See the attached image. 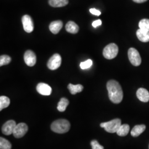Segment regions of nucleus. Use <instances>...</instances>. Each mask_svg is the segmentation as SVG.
<instances>
[{
	"label": "nucleus",
	"mask_w": 149,
	"mask_h": 149,
	"mask_svg": "<svg viewBox=\"0 0 149 149\" xmlns=\"http://www.w3.org/2000/svg\"><path fill=\"white\" fill-rule=\"evenodd\" d=\"M107 88L110 100L115 104L120 103L123 98L121 86L116 80H110L107 84Z\"/></svg>",
	"instance_id": "1"
},
{
	"label": "nucleus",
	"mask_w": 149,
	"mask_h": 149,
	"mask_svg": "<svg viewBox=\"0 0 149 149\" xmlns=\"http://www.w3.org/2000/svg\"><path fill=\"white\" fill-rule=\"evenodd\" d=\"M70 126V123L68 120L61 119L54 121L51 125V129L55 133L64 134L69 132Z\"/></svg>",
	"instance_id": "2"
},
{
	"label": "nucleus",
	"mask_w": 149,
	"mask_h": 149,
	"mask_svg": "<svg viewBox=\"0 0 149 149\" xmlns=\"http://www.w3.org/2000/svg\"><path fill=\"white\" fill-rule=\"evenodd\" d=\"M122 122L120 119H115L109 122L102 123L100 124L101 128H104L105 130L110 133H117L118 129L121 126Z\"/></svg>",
	"instance_id": "3"
},
{
	"label": "nucleus",
	"mask_w": 149,
	"mask_h": 149,
	"mask_svg": "<svg viewBox=\"0 0 149 149\" xmlns=\"http://www.w3.org/2000/svg\"><path fill=\"white\" fill-rule=\"evenodd\" d=\"M118 53V47L114 43H111L104 48L103 55L107 59L111 60L116 58Z\"/></svg>",
	"instance_id": "4"
},
{
	"label": "nucleus",
	"mask_w": 149,
	"mask_h": 149,
	"mask_svg": "<svg viewBox=\"0 0 149 149\" xmlns=\"http://www.w3.org/2000/svg\"><path fill=\"white\" fill-rule=\"evenodd\" d=\"M128 58L130 62L135 66H138L141 63V58L138 51L134 48L128 50Z\"/></svg>",
	"instance_id": "5"
},
{
	"label": "nucleus",
	"mask_w": 149,
	"mask_h": 149,
	"mask_svg": "<svg viewBox=\"0 0 149 149\" xmlns=\"http://www.w3.org/2000/svg\"><path fill=\"white\" fill-rule=\"evenodd\" d=\"M61 58L58 54H55L49 59L48 61L47 66L51 70L58 69L61 66Z\"/></svg>",
	"instance_id": "6"
},
{
	"label": "nucleus",
	"mask_w": 149,
	"mask_h": 149,
	"mask_svg": "<svg viewBox=\"0 0 149 149\" xmlns=\"http://www.w3.org/2000/svg\"><path fill=\"white\" fill-rule=\"evenodd\" d=\"M28 130V127L26 123H20L16 125L12 134L16 138H21L27 133Z\"/></svg>",
	"instance_id": "7"
},
{
	"label": "nucleus",
	"mask_w": 149,
	"mask_h": 149,
	"mask_svg": "<svg viewBox=\"0 0 149 149\" xmlns=\"http://www.w3.org/2000/svg\"><path fill=\"white\" fill-rule=\"evenodd\" d=\"M23 28L27 33H31L34 30V23L32 18L29 15H24L22 18Z\"/></svg>",
	"instance_id": "8"
},
{
	"label": "nucleus",
	"mask_w": 149,
	"mask_h": 149,
	"mask_svg": "<svg viewBox=\"0 0 149 149\" xmlns=\"http://www.w3.org/2000/svg\"><path fill=\"white\" fill-rule=\"evenodd\" d=\"M24 60L28 66H33L36 64L37 57L35 53L30 50H27L24 53Z\"/></svg>",
	"instance_id": "9"
},
{
	"label": "nucleus",
	"mask_w": 149,
	"mask_h": 149,
	"mask_svg": "<svg viewBox=\"0 0 149 149\" xmlns=\"http://www.w3.org/2000/svg\"><path fill=\"white\" fill-rule=\"evenodd\" d=\"M16 123L13 120H10L6 122L2 127V132L6 135H10L13 133L16 127Z\"/></svg>",
	"instance_id": "10"
},
{
	"label": "nucleus",
	"mask_w": 149,
	"mask_h": 149,
	"mask_svg": "<svg viewBox=\"0 0 149 149\" xmlns=\"http://www.w3.org/2000/svg\"><path fill=\"white\" fill-rule=\"evenodd\" d=\"M37 91L43 96H49L52 92L51 87L45 83H39L37 86Z\"/></svg>",
	"instance_id": "11"
},
{
	"label": "nucleus",
	"mask_w": 149,
	"mask_h": 149,
	"mask_svg": "<svg viewBox=\"0 0 149 149\" xmlns=\"http://www.w3.org/2000/svg\"><path fill=\"white\" fill-rule=\"evenodd\" d=\"M136 96L140 101L143 102H148L149 101V92L145 88H139L136 92Z\"/></svg>",
	"instance_id": "12"
},
{
	"label": "nucleus",
	"mask_w": 149,
	"mask_h": 149,
	"mask_svg": "<svg viewBox=\"0 0 149 149\" xmlns=\"http://www.w3.org/2000/svg\"><path fill=\"white\" fill-rule=\"evenodd\" d=\"M63 26V23L61 21H55L50 23L49 29L54 34H58Z\"/></svg>",
	"instance_id": "13"
},
{
	"label": "nucleus",
	"mask_w": 149,
	"mask_h": 149,
	"mask_svg": "<svg viewBox=\"0 0 149 149\" xmlns=\"http://www.w3.org/2000/svg\"><path fill=\"white\" fill-rule=\"evenodd\" d=\"M136 36L139 40L142 42L146 43L149 42V32L139 29L136 31Z\"/></svg>",
	"instance_id": "14"
},
{
	"label": "nucleus",
	"mask_w": 149,
	"mask_h": 149,
	"mask_svg": "<svg viewBox=\"0 0 149 149\" xmlns=\"http://www.w3.org/2000/svg\"><path fill=\"white\" fill-rule=\"evenodd\" d=\"M65 28L67 32L72 34H76L79 31V27L73 21L68 22L66 24Z\"/></svg>",
	"instance_id": "15"
},
{
	"label": "nucleus",
	"mask_w": 149,
	"mask_h": 149,
	"mask_svg": "<svg viewBox=\"0 0 149 149\" xmlns=\"http://www.w3.org/2000/svg\"><path fill=\"white\" fill-rule=\"evenodd\" d=\"M146 126L143 124L135 125L131 131V135L134 137H137L144 132Z\"/></svg>",
	"instance_id": "16"
},
{
	"label": "nucleus",
	"mask_w": 149,
	"mask_h": 149,
	"mask_svg": "<svg viewBox=\"0 0 149 149\" xmlns=\"http://www.w3.org/2000/svg\"><path fill=\"white\" fill-rule=\"evenodd\" d=\"M68 3V0H49V5L53 7H62L67 5Z\"/></svg>",
	"instance_id": "17"
},
{
	"label": "nucleus",
	"mask_w": 149,
	"mask_h": 149,
	"mask_svg": "<svg viewBox=\"0 0 149 149\" xmlns=\"http://www.w3.org/2000/svg\"><path fill=\"white\" fill-rule=\"evenodd\" d=\"M69 90L70 91V92L72 94V95H75L77 93H79L82 92V91L84 89V86L81 85H72L71 84H70L68 87Z\"/></svg>",
	"instance_id": "18"
},
{
	"label": "nucleus",
	"mask_w": 149,
	"mask_h": 149,
	"mask_svg": "<svg viewBox=\"0 0 149 149\" xmlns=\"http://www.w3.org/2000/svg\"><path fill=\"white\" fill-rule=\"evenodd\" d=\"M130 127L128 124H123L118 129L117 134L120 136H125L129 132Z\"/></svg>",
	"instance_id": "19"
},
{
	"label": "nucleus",
	"mask_w": 149,
	"mask_h": 149,
	"mask_svg": "<svg viewBox=\"0 0 149 149\" xmlns=\"http://www.w3.org/2000/svg\"><path fill=\"white\" fill-rule=\"evenodd\" d=\"M69 104V101L68 99L65 98H61L60 101L59 102L58 104L57 109L60 112H64L66 110V107L68 106Z\"/></svg>",
	"instance_id": "20"
},
{
	"label": "nucleus",
	"mask_w": 149,
	"mask_h": 149,
	"mask_svg": "<svg viewBox=\"0 0 149 149\" xmlns=\"http://www.w3.org/2000/svg\"><path fill=\"white\" fill-rule=\"evenodd\" d=\"M10 104V100L6 96L0 97V111H2L4 108L9 106Z\"/></svg>",
	"instance_id": "21"
},
{
	"label": "nucleus",
	"mask_w": 149,
	"mask_h": 149,
	"mask_svg": "<svg viewBox=\"0 0 149 149\" xmlns=\"http://www.w3.org/2000/svg\"><path fill=\"white\" fill-rule=\"evenodd\" d=\"M139 27L140 29L145 31L149 32V19H143L139 23Z\"/></svg>",
	"instance_id": "22"
},
{
	"label": "nucleus",
	"mask_w": 149,
	"mask_h": 149,
	"mask_svg": "<svg viewBox=\"0 0 149 149\" xmlns=\"http://www.w3.org/2000/svg\"><path fill=\"white\" fill-rule=\"evenodd\" d=\"M12 145L10 142L7 139L0 138V149H11Z\"/></svg>",
	"instance_id": "23"
},
{
	"label": "nucleus",
	"mask_w": 149,
	"mask_h": 149,
	"mask_svg": "<svg viewBox=\"0 0 149 149\" xmlns=\"http://www.w3.org/2000/svg\"><path fill=\"white\" fill-rule=\"evenodd\" d=\"M11 61V58L10 56L7 55H1L0 57V66H3L9 64Z\"/></svg>",
	"instance_id": "24"
},
{
	"label": "nucleus",
	"mask_w": 149,
	"mask_h": 149,
	"mask_svg": "<svg viewBox=\"0 0 149 149\" xmlns=\"http://www.w3.org/2000/svg\"><path fill=\"white\" fill-rule=\"evenodd\" d=\"M92 65V61L91 59H88L84 62H82L80 64V67L82 69H87L90 68Z\"/></svg>",
	"instance_id": "25"
},
{
	"label": "nucleus",
	"mask_w": 149,
	"mask_h": 149,
	"mask_svg": "<svg viewBox=\"0 0 149 149\" xmlns=\"http://www.w3.org/2000/svg\"><path fill=\"white\" fill-rule=\"evenodd\" d=\"M91 145L92 146V149H104V147L99 144L98 142L96 140H92L91 142Z\"/></svg>",
	"instance_id": "26"
},
{
	"label": "nucleus",
	"mask_w": 149,
	"mask_h": 149,
	"mask_svg": "<svg viewBox=\"0 0 149 149\" xmlns=\"http://www.w3.org/2000/svg\"><path fill=\"white\" fill-rule=\"evenodd\" d=\"M90 12L91 13H92L93 15H96V16H100L101 14V12L98 10H96V8H91L90 10Z\"/></svg>",
	"instance_id": "27"
},
{
	"label": "nucleus",
	"mask_w": 149,
	"mask_h": 149,
	"mask_svg": "<svg viewBox=\"0 0 149 149\" xmlns=\"http://www.w3.org/2000/svg\"><path fill=\"white\" fill-rule=\"evenodd\" d=\"M102 24V21L101 19H98L95 21L93 22L92 23V26L94 28H97Z\"/></svg>",
	"instance_id": "28"
},
{
	"label": "nucleus",
	"mask_w": 149,
	"mask_h": 149,
	"mask_svg": "<svg viewBox=\"0 0 149 149\" xmlns=\"http://www.w3.org/2000/svg\"><path fill=\"white\" fill-rule=\"evenodd\" d=\"M134 2H136V3H143L146 1H147L148 0H133Z\"/></svg>",
	"instance_id": "29"
}]
</instances>
